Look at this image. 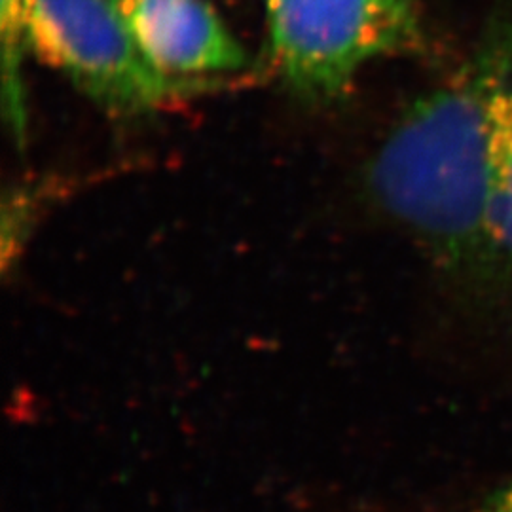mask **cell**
I'll return each instance as SVG.
<instances>
[{
  "label": "cell",
  "mask_w": 512,
  "mask_h": 512,
  "mask_svg": "<svg viewBox=\"0 0 512 512\" xmlns=\"http://www.w3.org/2000/svg\"><path fill=\"white\" fill-rule=\"evenodd\" d=\"M366 184L463 302L503 304L488 228L490 141L478 65L404 114L372 156Z\"/></svg>",
  "instance_id": "6da1fadb"
},
{
  "label": "cell",
  "mask_w": 512,
  "mask_h": 512,
  "mask_svg": "<svg viewBox=\"0 0 512 512\" xmlns=\"http://www.w3.org/2000/svg\"><path fill=\"white\" fill-rule=\"evenodd\" d=\"M27 48L97 103L143 112L181 92L137 48L112 0H23Z\"/></svg>",
  "instance_id": "7a4b0ae2"
},
{
  "label": "cell",
  "mask_w": 512,
  "mask_h": 512,
  "mask_svg": "<svg viewBox=\"0 0 512 512\" xmlns=\"http://www.w3.org/2000/svg\"><path fill=\"white\" fill-rule=\"evenodd\" d=\"M268 12L275 65L313 95L340 92L365 63L420 37L414 0H277Z\"/></svg>",
  "instance_id": "3957f363"
},
{
  "label": "cell",
  "mask_w": 512,
  "mask_h": 512,
  "mask_svg": "<svg viewBox=\"0 0 512 512\" xmlns=\"http://www.w3.org/2000/svg\"><path fill=\"white\" fill-rule=\"evenodd\" d=\"M143 57L169 78L238 71L247 57L205 0H112Z\"/></svg>",
  "instance_id": "277c9868"
},
{
  "label": "cell",
  "mask_w": 512,
  "mask_h": 512,
  "mask_svg": "<svg viewBox=\"0 0 512 512\" xmlns=\"http://www.w3.org/2000/svg\"><path fill=\"white\" fill-rule=\"evenodd\" d=\"M478 69L490 141V243L501 300L512 304V31L486 46Z\"/></svg>",
  "instance_id": "5b68a950"
},
{
  "label": "cell",
  "mask_w": 512,
  "mask_h": 512,
  "mask_svg": "<svg viewBox=\"0 0 512 512\" xmlns=\"http://www.w3.org/2000/svg\"><path fill=\"white\" fill-rule=\"evenodd\" d=\"M0 42H2V103L4 116L18 141L25 139L27 105L23 88V52L27 48L23 0H0Z\"/></svg>",
  "instance_id": "8992f818"
},
{
  "label": "cell",
  "mask_w": 512,
  "mask_h": 512,
  "mask_svg": "<svg viewBox=\"0 0 512 512\" xmlns=\"http://www.w3.org/2000/svg\"><path fill=\"white\" fill-rule=\"evenodd\" d=\"M482 512H512V484L495 495Z\"/></svg>",
  "instance_id": "52a82bcc"
},
{
  "label": "cell",
  "mask_w": 512,
  "mask_h": 512,
  "mask_svg": "<svg viewBox=\"0 0 512 512\" xmlns=\"http://www.w3.org/2000/svg\"><path fill=\"white\" fill-rule=\"evenodd\" d=\"M275 2H277V0H266V6H268V10L274 6Z\"/></svg>",
  "instance_id": "ba28073f"
}]
</instances>
